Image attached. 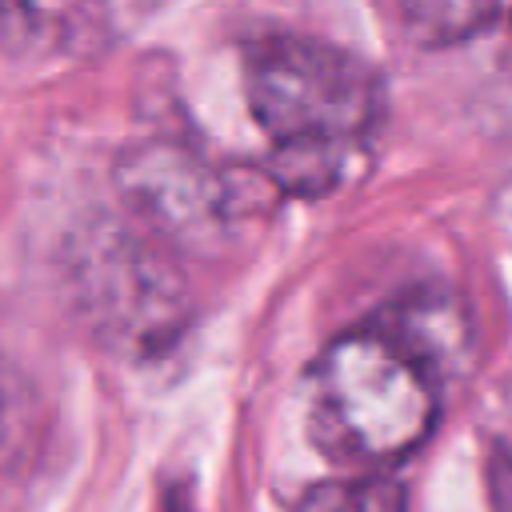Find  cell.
<instances>
[{
	"mask_svg": "<svg viewBox=\"0 0 512 512\" xmlns=\"http://www.w3.org/2000/svg\"><path fill=\"white\" fill-rule=\"evenodd\" d=\"M304 420L340 464H396L436 424V380L372 328L332 340L304 372Z\"/></svg>",
	"mask_w": 512,
	"mask_h": 512,
	"instance_id": "6da1fadb",
	"label": "cell"
},
{
	"mask_svg": "<svg viewBox=\"0 0 512 512\" xmlns=\"http://www.w3.org/2000/svg\"><path fill=\"white\" fill-rule=\"evenodd\" d=\"M244 92L272 144L368 140L384 112V80L368 60L296 32H272L248 44Z\"/></svg>",
	"mask_w": 512,
	"mask_h": 512,
	"instance_id": "7a4b0ae2",
	"label": "cell"
},
{
	"mask_svg": "<svg viewBox=\"0 0 512 512\" xmlns=\"http://www.w3.org/2000/svg\"><path fill=\"white\" fill-rule=\"evenodd\" d=\"M116 180L144 224L192 252L224 248L244 224L264 220L280 196L260 164H212L168 140L128 148Z\"/></svg>",
	"mask_w": 512,
	"mask_h": 512,
	"instance_id": "3957f363",
	"label": "cell"
},
{
	"mask_svg": "<svg viewBox=\"0 0 512 512\" xmlns=\"http://www.w3.org/2000/svg\"><path fill=\"white\" fill-rule=\"evenodd\" d=\"M84 312L116 348H160L184 324V284L148 248L112 240L80 276Z\"/></svg>",
	"mask_w": 512,
	"mask_h": 512,
	"instance_id": "277c9868",
	"label": "cell"
},
{
	"mask_svg": "<svg viewBox=\"0 0 512 512\" xmlns=\"http://www.w3.org/2000/svg\"><path fill=\"white\" fill-rule=\"evenodd\" d=\"M368 328L380 332L384 340H392L400 352H408L436 384H440V376L456 372L472 348L468 312L460 308V300H452L448 292H436V288H420V292L392 300L388 308L376 312V320Z\"/></svg>",
	"mask_w": 512,
	"mask_h": 512,
	"instance_id": "5b68a950",
	"label": "cell"
},
{
	"mask_svg": "<svg viewBox=\"0 0 512 512\" xmlns=\"http://www.w3.org/2000/svg\"><path fill=\"white\" fill-rule=\"evenodd\" d=\"M372 168L368 140H296V144H272L260 172L272 180L280 196H304L320 200L332 192L352 188Z\"/></svg>",
	"mask_w": 512,
	"mask_h": 512,
	"instance_id": "8992f818",
	"label": "cell"
},
{
	"mask_svg": "<svg viewBox=\"0 0 512 512\" xmlns=\"http://www.w3.org/2000/svg\"><path fill=\"white\" fill-rule=\"evenodd\" d=\"M488 20H496V8L476 4V0H416V4L400 8L404 36L424 44V48L460 44V40L476 36Z\"/></svg>",
	"mask_w": 512,
	"mask_h": 512,
	"instance_id": "52a82bcc",
	"label": "cell"
},
{
	"mask_svg": "<svg viewBox=\"0 0 512 512\" xmlns=\"http://www.w3.org/2000/svg\"><path fill=\"white\" fill-rule=\"evenodd\" d=\"M296 512H404V488L388 476L320 480L304 492Z\"/></svg>",
	"mask_w": 512,
	"mask_h": 512,
	"instance_id": "ba28073f",
	"label": "cell"
},
{
	"mask_svg": "<svg viewBox=\"0 0 512 512\" xmlns=\"http://www.w3.org/2000/svg\"><path fill=\"white\" fill-rule=\"evenodd\" d=\"M492 492H496V500H500V512H512V464H508V460H504L500 472L492 476Z\"/></svg>",
	"mask_w": 512,
	"mask_h": 512,
	"instance_id": "9c48e42d",
	"label": "cell"
},
{
	"mask_svg": "<svg viewBox=\"0 0 512 512\" xmlns=\"http://www.w3.org/2000/svg\"><path fill=\"white\" fill-rule=\"evenodd\" d=\"M176 512H188V508H176Z\"/></svg>",
	"mask_w": 512,
	"mask_h": 512,
	"instance_id": "30bf717a",
	"label": "cell"
}]
</instances>
